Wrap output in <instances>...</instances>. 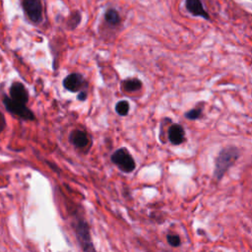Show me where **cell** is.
I'll return each mask as SVG.
<instances>
[{
    "instance_id": "6da1fadb",
    "label": "cell",
    "mask_w": 252,
    "mask_h": 252,
    "mask_svg": "<svg viewBox=\"0 0 252 252\" xmlns=\"http://www.w3.org/2000/svg\"><path fill=\"white\" fill-rule=\"evenodd\" d=\"M239 155L240 152L236 147H226L222 149L216 159V167L214 172L215 177L217 179H220L227 169L234 164Z\"/></svg>"
},
{
    "instance_id": "7a4b0ae2",
    "label": "cell",
    "mask_w": 252,
    "mask_h": 252,
    "mask_svg": "<svg viewBox=\"0 0 252 252\" xmlns=\"http://www.w3.org/2000/svg\"><path fill=\"white\" fill-rule=\"evenodd\" d=\"M3 104L9 113L22 120L32 121L35 119L33 112L27 106V104L15 101L7 94L3 95Z\"/></svg>"
},
{
    "instance_id": "3957f363",
    "label": "cell",
    "mask_w": 252,
    "mask_h": 252,
    "mask_svg": "<svg viewBox=\"0 0 252 252\" xmlns=\"http://www.w3.org/2000/svg\"><path fill=\"white\" fill-rule=\"evenodd\" d=\"M74 228H75V233H76L77 239H78L83 251L84 252H95L94 246L92 241L90 227H89L88 222L82 219H78L74 224Z\"/></svg>"
},
{
    "instance_id": "277c9868",
    "label": "cell",
    "mask_w": 252,
    "mask_h": 252,
    "mask_svg": "<svg viewBox=\"0 0 252 252\" xmlns=\"http://www.w3.org/2000/svg\"><path fill=\"white\" fill-rule=\"evenodd\" d=\"M111 160L124 172H131L136 167L134 158L125 148H120L116 150L111 156Z\"/></svg>"
},
{
    "instance_id": "5b68a950",
    "label": "cell",
    "mask_w": 252,
    "mask_h": 252,
    "mask_svg": "<svg viewBox=\"0 0 252 252\" xmlns=\"http://www.w3.org/2000/svg\"><path fill=\"white\" fill-rule=\"evenodd\" d=\"M22 7L31 22L33 24L42 22V4L40 0H22Z\"/></svg>"
},
{
    "instance_id": "8992f818",
    "label": "cell",
    "mask_w": 252,
    "mask_h": 252,
    "mask_svg": "<svg viewBox=\"0 0 252 252\" xmlns=\"http://www.w3.org/2000/svg\"><path fill=\"white\" fill-rule=\"evenodd\" d=\"M62 84L67 91L72 93H77L84 88V86L86 85V81L82 74L71 73L64 78Z\"/></svg>"
},
{
    "instance_id": "52a82bcc",
    "label": "cell",
    "mask_w": 252,
    "mask_h": 252,
    "mask_svg": "<svg viewBox=\"0 0 252 252\" xmlns=\"http://www.w3.org/2000/svg\"><path fill=\"white\" fill-rule=\"evenodd\" d=\"M9 96L18 102L27 104L29 101V92L21 82H14L9 89Z\"/></svg>"
},
{
    "instance_id": "ba28073f",
    "label": "cell",
    "mask_w": 252,
    "mask_h": 252,
    "mask_svg": "<svg viewBox=\"0 0 252 252\" xmlns=\"http://www.w3.org/2000/svg\"><path fill=\"white\" fill-rule=\"evenodd\" d=\"M185 6L187 11L191 15L203 18L207 21L210 20V15L204 8V5L201 0H185Z\"/></svg>"
},
{
    "instance_id": "9c48e42d",
    "label": "cell",
    "mask_w": 252,
    "mask_h": 252,
    "mask_svg": "<svg viewBox=\"0 0 252 252\" xmlns=\"http://www.w3.org/2000/svg\"><path fill=\"white\" fill-rule=\"evenodd\" d=\"M185 132L181 125L172 124L168 129V139L173 145H180L184 142Z\"/></svg>"
},
{
    "instance_id": "30bf717a",
    "label": "cell",
    "mask_w": 252,
    "mask_h": 252,
    "mask_svg": "<svg viewBox=\"0 0 252 252\" xmlns=\"http://www.w3.org/2000/svg\"><path fill=\"white\" fill-rule=\"evenodd\" d=\"M71 143L78 148H85L89 144V136L83 130H73L70 134Z\"/></svg>"
},
{
    "instance_id": "8fae6325",
    "label": "cell",
    "mask_w": 252,
    "mask_h": 252,
    "mask_svg": "<svg viewBox=\"0 0 252 252\" xmlns=\"http://www.w3.org/2000/svg\"><path fill=\"white\" fill-rule=\"evenodd\" d=\"M104 20L105 22L109 25V26H112V27H116L120 24V16L118 14V12L113 9V8H110L108 9L105 14H104Z\"/></svg>"
},
{
    "instance_id": "7c38bea8",
    "label": "cell",
    "mask_w": 252,
    "mask_h": 252,
    "mask_svg": "<svg viewBox=\"0 0 252 252\" xmlns=\"http://www.w3.org/2000/svg\"><path fill=\"white\" fill-rule=\"evenodd\" d=\"M122 87L126 92H136L142 88V82L137 78H130L122 82Z\"/></svg>"
},
{
    "instance_id": "4fadbf2b",
    "label": "cell",
    "mask_w": 252,
    "mask_h": 252,
    "mask_svg": "<svg viewBox=\"0 0 252 252\" xmlns=\"http://www.w3.org/2000/svg\"><path fill=\"white\" fill-rule=\"evenodd\" d=\"M82 20V16L81 13L79 11H75L73 13H71V15L69 16L68 20H67V27L69 30H75L81 23Z\"/></svg>"
},
{
    "instance_id": "5bb4252c",
    "label": "cell",
    "mask_w": 252,
    "mask_h": 252,
    "mask_svg": "<svg viewBox=\"0 0 252 252\" xmlns=\"http://www.w3.org/2000/svg\"><path fill=\"white\" fill-rule=\"evenodd\" d=\"M129 108H130V105L127 100H120L115 105V111L121 116L127 115L129 112Z\"/></svg>"
},
{
    "instance_id": "9a60e30c",
    "label": "cell",
    "mask_w": 252,
    "mask_h": 252,
    "mask_svg": "<svg viewBox=\"0 0 252 252\" xmlns=\"http://www.w3.org/2000/svg\"><path fill=\"white\" fill-rule=\"evenodd\" d=\"M201 113H202V108L196 107V108H193V109L187 111L185 113V117L188 119H191V120H195L201 116Z\"/></svg>"
},
{
    "instance_id": "2e32d148",
    "label": "cell",
    "mask_w": 252,
    "mask_h": 252,
    "mask_svg": "<svg viewBox=\"0 0 252 252\" xmlns=\"http://www.w3.org/2000/svg\"><path fill=\"white\" fill-rule=\"evenodd\" d=\"M166 239L168 244L173 247H177L180 245V237L177 234H168Z\"/></svg>"
},
{
    "instance_id": "e0dca14e",
    "label": "cell",
    "mask_w": 252,
    "mask_h": 252,
    "mask_svg": "<svg viewBox=\"0 0 252 252\" xmlns=\"http://www.w3.org/2000/svg\"><path fill=\"white\" fill-rule=\"evenodd\" d=\"M5 127H6V119L4 114L0 111V134L3 132Z\"/></svg>"
},
{
    "instance_id": "ac0fdd59",
    "label": "cell",
    "mask_w": 252,
    "mask_h": 252,
    "mask_svg": "<svg viewBox=\"0 0 252 252\" xmlns=\"http://www.w3.org/2000/svg\"><path fill=\"white\" fill-rule=\"evenodd\" d=\"M77 98H78L79 100H81V101H84V100L87 98V92H85V91H80V92H79V94H78V96H77Z\"/></svg>"
}]
</instances>
